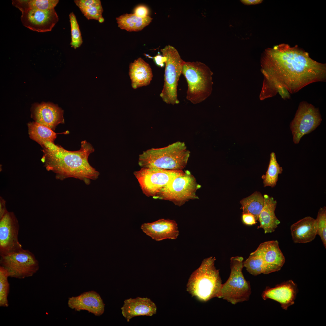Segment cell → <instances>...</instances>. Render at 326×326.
<instances>
[{
  "mask_svg": "<svg viewBox=\"0 0 326 326\" xmlns=\"http://www.w3.org/2000/svg\"><path fill=\"white\" fill-rule=\"evenodd\" d=\"M260 65L264 77L263 86L279 84L289 93L326 80V64L312 59L296 45L282 43L267 48L262 55Z\"/></svg>",
  "mask_w": 326,
  "mask_h": 326,
  "instance_id": "1",
  "label": "cell"
},
{
  "mask_svg": "<svg viewBox=\"0 0 326 326\" xmlns=\"http://www.w3.org/2000/svg\"><path fill=\"white\" fill-rule=\"evenodd\" d=\"M43 148L41 161L47 170L56 174V179L62 180L73 177L89 185L91 180L98 178L99 172L88 161V156L94 149L86 140L82 142L80 149L77 151H68L51 142Z\"/></svg>",
  "mask_w": 326,
  "mask_h": 326,
  "instance_id": "2",
  "label": "cell"
},
{
  "mask_svg": "<svg viewBox=\"0 0 326 326\" xmlns=\"http://www.w3.org/2000/svg\"><path fill=\"white\" fill-rule=\"evenodd\" d=\"M190 152L184 142L178 141L160 148H152L139 155L138 164L143 168L182 170Z\"/></svg>",
  "mask_w": 326,
  "mask_h": 326,
  "instance_id": "3",
  "label": "cell"
},
{
  "mask_svg": "<svg viewBox=\"0 0 326 326\" xmlns=\"http://www.w3.org/2000/svg\"><path fill=\"white\" fill-rule=\"evenodd\" d=\"M216 260L213 257L204 259L189 279L187 290L201 301L218 297L219 294L222 284L219 270L215 266Z\"/></svg>",
  "mask_w": 326,
  "mask_h": 326,
  "instance_id": "4",
  "label": "cell"
},
{
  "mask_svg": "<svg viewBox=\"0 0 326 326\" xmlns=\"http://www.w3.org/2000/svg\"><path fill=\"white\" fill-rule=\"evenodd\" d=\"M188 85L186 98L194 104L200 103L211 94L213 73L200 62H184L182 71Z\"/></svg>",
  "mask_w": 326,
  "mask_h": 326,
  "instance_id": "5",
  "label": "cell"
},
{
  "mask_svg": "<svg viewBox=\"0 0 326 326\" xmlns=\"http://www.w3.org/2000/svg\"><path fill=\"white\" fill-rule=\"evenodd\" d=\"M243 260L241 256L231 258L230 274L222 284L218 297L233 305L248 301L251 293L250 283L245 279L242 272Z\"/></svg>",
  "mask_w": 326,
  "mask_h": 326,
  "instance_id": "6",
  "label": "cell"
},
{
  "mask_svg": "<svg viewBox=\"0 0 326 326\" xmlns=\"http://www.w3.org/2000/svg\"><path fill=\"white\" fill-rule=\"evenodd\" d=\"M162 56L166 58L164 74V82L160 95L163 101L168 104L179 103L177 99L178 82L182 74L184 62L177 50L170 45L161 50Z\"/></svg>",
  "mask_w": 326,
  "mask_h": 326,
  "instance_id": "7",
  "label": "cell"
},
{
  "mask_svg": "<svg viewBox=\"0 0 326 326\" xmlns=\"http://www.w3.org/2000/svg\"><path fill=\"white\" fill-rule=\"evenodd\" d=\"M200 187L191 173L186 171L171 180L155 196L181 206L188 200L198 198L196 192Z\"/></svg>",
  "mask_w": 326,
  "mask_h": 326,
  "instance_id": "8",
  "label": "cell"
},
{
  "mask_svg": "<svg viewBox=\"0 0 326 326\" xmlns=\"http://www.w3.org/2000/svg\"><path fill=\"white\" fill-rule=\"evenodd\" d=\"M184 172L180 170L142 168L134 174L143 193L150 197L156 196L171 180Z\"/></svg>",
  "mask_w": 326,
  "mask_h": 326,
  "instance_id": "9",
  "label": "cell"
},
{
  "mask_svg": "<svg viewBox=\"0 0 326 326\" xmlns=\"http://www.w3.org/2000/svg\"><path fill=\"white\" fill-rule=\"evenodd\" d=\"M0 264L9 277L21 279L33 276L40 267L34 255L28 249L1 257Z\"/></svg>",
  "mask_w": 326,
  "mask_h": 326,
  "instance_id": "10",
  "label": "cell"
},
{
  "mask_svg": "<svg viewBox=\"0 0 326 326\" xmlns=\"http://www.w3.org/2000/svg\"><path fill=\"white\" fill-rule=\"evenodd\" d=\"M321 120L318 109L305 101H302L290 124L294 143H298L304 135L315 129Z\"/></svg>",
  "mask_w": 326,
  "mask_h": 326,
  "instance_id": "11",
  "label": "cell"
},
{
  "mask_svg": "<svg viewBox=\"0 0 326 326\" xmlns=\"http://www.w3.org/2000/svg\"><path fill=\"white\" fill-rule=\"evenodd\" d=\"M19 225L14 213L8 212L0 219V255L5 256L23 251L18 239Z\"/></svg>",
  "mask_w": 326,
  "mask_h": 326,
  "instance_id": "12",
  "label": "cell"
},
{
  "mask_svg": "<svg viewBox=\"0 0 326 326\" xmlns=\"http://www.w3.org/2000/svg\"><path fill=\"white\" fill-rule=\"evenodd\" d=\"M21 13V20L23 25L39 32L51 31L59 20L54 8L44 10L28 9Z\"/></svg>",
  "mask_w": 326,
  "mask_h": 326,
  "instance_id": "13",
  "label": "cell"
},
{
  "mask_svg": "<svg viewBox=\"0 0 326 326\" xmlns=\"http://www.w3.org/2000/svg\"><path fill=\"white\" fill-rule=\"evenodd\" d=\"M254 251L260 255L264 261L265 274L280 270L285 263V257L277 240L262 243Z\"/></svg>",
  "mask_w": 326,
  "mask_h": 326,
  "instance_id": "14",
  "label": "cell"
},
{
  "mask_svg": "<svg viewBox=\"0 0 326 326\" xmlns=\"http://www.w3.org/2000/svg\"><path fill=\"white\" fill-rule=\"evenodd\" d=\"M32 113L36 122L52 130H54L59 124L64 122L63 110L53 104L43 103L35 105Z\"/></svg>",
  "mask_w": 326,
  "mask_h": 326,
  "instance_id": "15",
  "label": "cell"
},
{
  "mask_svg": "<svg viewBox=\"0 0 326 326\" xmlns=\"http://www.w3.org/2000/svg\"><path fill=\"white\" fill-rule=\"evenodd\" d=\"M141 228L146 235L157 241L167 239H175L179 235L177 224L174 220L161 219L151 223H144Z\"/></svg>",
  "mask_w": 326,
  "mask_h": 326,
  "instance_id": "16",
  "label": "cell"
},
{
  "mask_svg": "<svg viewBox=\"0 0 326 326\" xmlns=\"http://www.w3.org/2000/svg\"><path fill=\"white\" fill-rule=\"evenodd\" d=\"M68 304L69 307L76 311L87 310L97 316L102 315L104 310L105 304L100 295L93 291L69 298Z\"/></svg>",
  "mask_w": 326,
  "mask_h": 326,
  "instance_id": "17",
  "label": "cell"
},
{
  "mask_svg": "<svg viewBox=\"0 0 326 326\" xmlns=\"http://www.w3.org/2000/svg\"><path fill=\"white\" fill-rule=\"evenodd\" d=\"M298 289L296 284L290 280L278 284L273 288L266 289L262 295L264 300L271 299L280 303L281 307L286 310L294 303Z\"/></svg>",
  "mask_w": 326,
  "mask_h": 326,
  "instance_id": "18",
  "label": "cell"
},
{
  "mask_svg": "<svg viewBox=\"0 0 326 326\" xmlns=\"http://www.w3.org/2000/svg\"><path fill=\"white\" fill-rule=\"evenodd\" d=\"M121 310L123 316L129 322L137 316H152L156 313L157 307L150 299L138 297L125 300Z\"/></svg>",
  "mask_w": 326,
  "mask_h": 326,
  "instance_id": "19",
  "label": "cell"
},
{
  "mask_svg": "<svg viewBox=\"0 0 326 326\" xmlns=\"http://www.w3.org/2000/svg\"><path fill=\"white\" fill-rule=\"evenodd\" d=\"M291 235L295 243H305L313 240L317 235V226L315 219L305 217L292 225Z\"/></svg>",
  "mask_w": 326,
  "mask_h": 326,
  "instance_id": "20",
  "label": "cell"
},
{
  "mask_svg": "<svg viewBox=\"0 0 326 326\" xmlns=\"http://www.w3.org/2000/svg\"><path fill=\"white\" fill-rule=\"evenodd\" d=\"M129 74L134 89L148 85L153 77L150 66L141 57L130 64Z\"/></svg>",
  "mask_w": 326,
  "mask_h": 326,
  "instance_id": "21",
  "label": "cell"
},
{
  "mask_svg": "<svg viewBox=\"0 0 326 326\" xmlns=\"http://www.w3.org/2000/svg\"><path fill=\"white\" fill-rule=\"evenodd\" d=\"M264 206L258 216L260 224L258 228H262L265 234L274 232L280 223L275 214L277 201L273 197L265 194L264 196Z\"/></svg>",
  "mask_w": 326,
  "mask_h": 326,
  "instance_id": "22",
  "label": "cell"
},
{
  "mask_svg": "<svg viewBox=\"0 0 326 326\" xmlns=\"http://www.w3.org/2000/svg\"><path fill=\"white\" fill-rule=\"evenodd\" d=\"M116 20L118 26L120 29L129 32H137L149 25L152 18L149 16L141 18L134 13H126L116 18Z\"/></svg>",
  "mask_w": 326,
  "mask_h": 326,
  "instance_id": "23",
  "label": "cell"
},
{
  "mask_svg": "<svg viewBox=\"0 0 326 326\" xmlns=\"http://www.w3.org/2000/svg\"><path fill=\"white\" fill-rule=\"evenodd\" d=\"M29 137L43 148L49 142L54 143L57 134L50 128L35 122L28 123Z\"/></svg>",
  "mask_w": 326,
  "mask_h": 326,
  "instance_id": "24",
  "label": "cell"
},
{
  "mask_svg": "<svg viewBox=\"0 0 326 326\" xmlns=\"http://www.w3.org/2000/svg\"><path fill=\"white\" fill-rule=\"evenodd\" d=\"M74 2L88 19L95 20L100 23L104 22L103 10L100 0H75Z\"/></svg>",
  "mask_w": 326,
  "mask_h": 326,
  "instance_id": "25",
  "label": "cell"
},
{
  "mask_svg": "<svg viewBox=\"0 0 326 326\" xmlns=\"http://www.w3.org/2000/svg\"><path fill=\"white\" fill-rule=\"evenodd\" d=\"M242 213L252 214L256 221L264 205L263 196L259 192L256 191L248 197L242 199L240 202Z\"/></svg>",
  "mask_w": 326,
  "mask_h": 326,
  "instance_id": "26",
  "label": "cell"
},
{
  "mask_svg": "<svg viewBox=\"0 0 326 326\" xmlns=\"http://www.w3.org/2000/svg\"><path fill=\"white\" fill-rule=\"evenodd\" d=\"M282 171V168L278 163L275 153L272 152L270 155L267 170L265 174L261 177L264 187L270 186L272 187H275L278 180V175Z\"/></svg>",
  "mask_w": 326,
  "mask_h": 326,
  "instance_id": "27",
  "label": "cell"
},
{
  "mask_svg": "<svg viewBox=\"0 0 326 326\" xmlns=\"http://www.w3.org/2000/svg\"><path fill=\"white\" fill-rule=\"evenodd\" d=\"M243 267L251 274L257 276L261 273L265 274V266L261 257L254 251L243 262Z\"/></svg>",
  "mask_w": 326,
  "mask_h": 326,
  "instance_id": "28",
  "label": "cell"
},
{
  "mask_svg": "<svg viewBox=\"0 0 326 326\" xmlns=\"http://www.w3.org/2000/svg\"><path fill=\"white\" fill-rule=\"evenodd\" d=\"M58 0H22L20 3V10L22 12L28 9L47 10L54 8Z\"/></svg>",
  "mask_w": 326,
  "mask_h": 326,
  "instance_id": "29",
  "label": "cell"
},
{
  "mask_svg": "<svg viewBox=\"0 0 326 326\" xmlns=\"http://www.w3.org/2000/svg\"><path fill=\"white\" fill-rule=\"evenodd\" d=\"M9 273L4 267L0 266V306L8 307L9 305L8 296L10 284L8 278Z\"/></svg>",
  "mask_w": 326,
  "mask_h": 326,
  "instance_id": "30",
  "label": "cell"
},
{
  "mask_svg": "<svg viewBox=\"0 0 326 326\" xmlns=\"http://www.w3.org/2000/svg\"><path fill=\"white\" fill-rule=\"evenodd\" d=\"M70 24L71 40L70 45L72 47L76 49L79 47L83 43V40L75 15L73 12L69 14Z\"/></svg>",
  "mask_w": 326,
  "mask_h": 326,
  "instance_id": "31",
  "label": "cell"
},
{
  "mask_svg": "<svg viewBox=\"0 0 326 326\" xmlns=\"http://www.w3.org/2000/svg\"><path fill=\"white\" fill-rule=\"evenodd\" d=\"M315 219L317 226V235L321 239L324 247L326 248V208L321 207Z\"/></svg>",
  "mask_w": 326,
  "mask_h": 326,
  "instance_id": "32",
  "label": "cell"
},
{
  "mask_svg": "<svg viewBox=\"0 0 326 326\" xmlns=\"http://www.w3.org/2000/svg\"><path fill=\"white\" fill-rule=\"evenodd\" d=\"M149 12V9L146 6L140 5L135 8L134 13L139 17L145 18L148 16Z\"/></svg>",
  "mask_w": 326,
  "mask_h": 326,
  "instance_id": "33",
  "label": "cell"
},
{
  "mask_svg": "<svg viewBox=\"0 0 326 326\" xmlns=\"http://www.w3.org/2000/svg\"><path fill=\"white\" fill-rule=\"evenodd\" d=\"M242 220L243 223L247 225H252L256 223L254 216L251 213H242Z\"/></svg>",
  "mask_w": 326,
  "mask_h": 326,
  "instance_id": "34",
  "label": "cell"
},
{
  "mask_svg": "<svg viewBox=\"0 0 326 326\" xmlns=\"http://www.w3.org/2000/svg\"><path fill=\"white\" fill-rule=\"evenodd\" d=\"M151 58H153L154 62L157 66L161 67H163L164 66L166 61V58L165 57L158 54Z\"/></svg>",
  "mask_w": 326,
  "mask_h": 326,
  "instance_id": "35",
  "label": "cell"
},
{
  "mask_svg": "<svg viewBox=\"0 0 326 326\" xmlns=\"http://www.w3.org/2000/svg\"><path fill=\"white\" fill-rule=\"evenodd\" d=\"M0 219L8 211L7 210L6 202L2 197L0 198Z\"/></svg>",
  "mask_w": 326,
  "mask_h": 326,
  "instance_id": "36",
  "label": "cell"
},
{
  "mask_svg": "<svg viewBox=\"0 0 326 326\" xmlns=\"http://www.w3.org/2000/svg\"><path fill=\"white\" fill-rule=\"evenodd\" d=\"M263 0H240L241 2L246 5H251L258 4L261 3Z\"/></svg>",
  "mask_w": 326,
  "mask_h": 326,
  "instance_id": "37",
  "label": "cell"
}]
</instances>
